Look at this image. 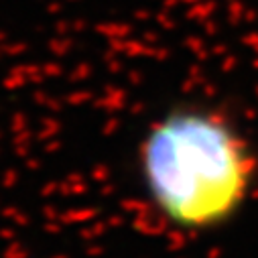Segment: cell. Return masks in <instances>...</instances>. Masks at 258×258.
Returning <instances> with one entry per match:
<instances>
[{
  "label": "cell",
  "instance_id": "6da1fadb",
  "mask_svg": "<svg viewBox=\"0 0 258 258\" xmlns=\"http://www.w3.org/2000/svg\"><path fill=\"white\" fill-rule=\"evenodd\" d=\"M147 189L163 216L200 230L228 220L246 200L254 159L220 116L179 110L157 122L141 151Z\"/></svg>",
  "mask_w": 258,
  "mask_h": 258
}]
</instances>
